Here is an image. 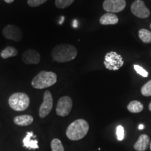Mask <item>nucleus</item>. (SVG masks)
Returning <instances> with one entry per match:
<instances>
[{
    "instance_id": "29",
    "label": "nucleus",
    "mask_w": 151,
    "mask_h": 151,
    "mask_svg": "<svg viewBox=\"0 0 151 151\" xmlns=\"http://www.w3.org/2000/svg\"><path fill=\"white\" fill-rule=\"evenodd\" d=\"M150 150H151V143H150Z\"/></svg>"
},
{
    "instance_id": "4",
    "label": "nucleus",
    "mask_w": 151,
    "mask_h": 151,
    "mask_svg": "<svg viewBox=\"0 0 151 151\" xmlns=\"http://www.w3.org/2000/svg\"><path fill=\"white\" fill-rule=\"evenodd\" d=\"M30 100L29 96L24 92H16L11 94L9 99V104L13 110L23 111L29 106Z\"/></svg>"
},
{
    "instance_id": "17",
    "label": "nucleus",
    "mask_w": 151,
    "mask_h": 151,
    "mask_svg": "<svg viewBox=\"0 0 151 151\" xmlns=\"http://www.w3.org/2000/svg\"><path fill=\"white\" fill-rule=\"evenodd\" d=\"M143 105L142 103H141L140 101H137V100H134L132 101L129 104L127 105V110L129 112L133 113H140L143 111Z\"/></svg>"
},
{
    "instance_id": "18",
    "label": "nucleus",
    "mask_w": 151,
    "mask_h": 151,
    "mask_svg": "<svg viewBox=\"0 0 151 151\" xmlns=\"http://www.w3.org/2000/svg\"><path fill=\"white\" fill-rule=\"evenodd\" d=\"M139 37L143 43H151V32L148 29H141L139 31Z\"/></svg>"
},
{
    "instance_id": "10",
    "label": "nucleus",
    "mask_w": 151,
    "mask_h": 151,
    "mask_svg": "<svg viewBox=\"0 0 151 151\" xmlns=\"http://www.w3.org/2000/svg\"><path fill=\"white\" fill-rule=\"evenodd\" d=\"M132 13L140 18H146L150 16V12L142 0H137L131 6Z\"/></svg>"
},
{
    "instance_id": "2",
    "label": "nucleus",
    "mask_w": 151,
    "mask_h": 151,
    "mask_svg": "<svg viewBox=\"0 0 151 151\" xmlns=\"http://www.w3.org/2000/svg\"><path fill=\"white\" fill-rule=\"evenodd\" d=\"M89 131V124L83 119H78L69 124L66 131L67 138L71 141L83 139Z\"/></svg>"
},
{
    "instance_id": "22",
    "label": "nucleus",
    "mask_w": 151,
    "mask_h": 151,
    "mask_svg": "<svg viewBox=\"0 0 151 151\" xmlns=\"http://www.w3.org/2000/svg\"><path fill=\"white\" fill-rule=\"evenodd\" d=\"M134 68L135 71H137V73H139V75L141 76L145 77V78L148 77V72L146 70V69H144L143 67H141V66L134 65Z\"/></svg>"
},
{
    "instance_id": "26",
    "label": "nucleus",
    "mask_w": 151,
    "mask_h": 151,
    "mask_svg": "<svg viewBox=\"0 0 151 151\" xmlns=\"http://www.w3.org/2000/svg\"><path fill=\"white\" fill-rule=\"evenodd\" d=\"M77 25H78V22H77L76 20H74V21H73V27H76Z\"/></svg>"
},
{
    "instance_id": "1",
    "label": "nucleus",
    "mask_w": 151,
    "mask_h": 151,
    "mask_svg": "<svg viewBox=\"0 0 151 151\" xmlns=\"http://www.w3.org/2000/svg\"><path fill=\"white\" fill-rule=\"evenodd\" d=\"M77 55L78 51L76 47L67 43L58 45L52 49L51 52L52 60L60 63L74 60Z\"/></svg>"
},
{
    "instance_id": "21",
    "label": "nucleus",
    "mask_w": 151,
    "mask_h": 151,
    "mask_svg": "<svg viewBox=\"0 0 151 151\" xmlns=\"http://www.w3.org/2000/svg\"><path fill=\"white\" fill-rule=\"evenodd\" d=\"M141 94L145 97L151 96V80L147 82L141 88Z\"/></svg>"
},
{
    "instance_id": "20",
    "label": "nucleus",
    "mask_w": 151,
    "mask_h": 151,
    "mask_svg": "<svg viewBox=\"0 0 151 151\" xmlns=\"http://www.w3.org/2000/svg\"><path fill=\"white\" fill-rule=\"evenodd\" d=\"M74 0H55V6L58 9H65L69 6Z\"/></svg>"
},
{
    "instance_id": "27",
    "label": "nucleus",
    "mask_w": 151,
    "mask_h": 151,
    "mask_svg": "<svg viewBox=\"0 0 151 151\" xmlns=\"http://www.w3.org/2000/svg\"><path fill=\"white\" fill-rule=\"evenodd\" d=\"M143 128H144V125H143V124H139V129L141 130V129H143Z\"/></svg>"
},
{
    "instance_id": "6",
    "label": "nucleus",
    "mask_w": 151,
    "mask_h": 151,
    "mask_svg": "<svg viewBox=\"0 0 151 151\" xmlns=\"http://www.w3.org/2000/svg\"><path fill=\"white\" fill-rule=\"evenodd\" d=\"M73 107L72 99L69 96L62 97L58 100L56 107V113L61 117L67 116Z\"/></svg>"
},
{
    "instance_id": "15",
    "label": "nucleus",
    "mask_w": 151,
    "mask_h": 151,
    "mask_svg": "<svg viewBox=\"0 0 151 151\" xmlns=\"http://www.w3.org/2000/svg\"><path fill=\"white\" fill-rule=\"evenodd\" d=\"M99 22L103 25L116 24L118 22V18L112 13H106L100 18Z\"/></svg>"
},
{
    "instance_id": "19",
    "label": "nucleus",
    "mask_w": 151,
    "mask_h": 151,
    "mask_svg": "<svg viewBox=\"0 0 151 151\" xmlns=\"http://www.w3.org/2000/svg\"><path fill=\"white\" fill-rule=\"evenodd\" d=\"M50 146H51L52 151H65V148L61 141L58 139H52Z\"/></svg>"
},
{
    "instance_id": "3",
    "label": "nucleus",
    "mask_w": 151,
    "mask_h": 151,
    "mask_svg": "<svg viewBox=\"0 0 151 151\" xmlns=\"http://www.w3.org/2000/svg\"><path fill=\"white\" fill-rule=\"evenodd\" d=\"M57 82V75L52 71H41L32 81V86L35 89H44L53 86Z\"/></svg>"
},
{
    "instance_id": "25",
    "label": "nucleus",
    "mask_w": 151,
    "mask_h": 151,
    "mask_svg": "<svg viewBox=\"0 0 151 151\" xmlns=\"http://www.w3.org/2000/svg\"><path fill=\"white\" fill-rule=\"evenodd\" d=\"M4 1L7 4H11V3L14 2V0H4Z\"/></svg>"
},
{
    "instance_id": "5",
    "label": "nucleus",
    "mask_w": 151,
    "mask_h": 151,
    "mask_svg": "<svg viewBox=\"0 0 151 151\" xmlns=\"http://www.w3.org/2000/svg\"><path fill=\"white\" fill-rule=\"evenodd\" d=\"M105 67L111 71H117L124 65V61L122 56L116 52H109L105 55L104 62Z\"/></svg>"
},
{
    "instance_id": "14",
    "label": "nucleus",
    "mask_w": 151,
    "mask_h": 151,
    "mask_svg": "<svg viewBox=\"0 0 151 151\" xmlns=\"http://www.w3.org/2000/svg\"><path fill=\"white\" fill-rule=\"evenodd\" d=\"M34 121L33 117L30 115H22L16 116L14 119V123L18 126H28L31 124Z\"/></svg>"
},
{
    "instance_id": "11",
    "label": "nucleus",
    "mask_w": 151,
    "mask_h": 151,
    "mask_svg": "<svg viewBox=\"0 0 151 151\" xmlns=\"http://www.w3.org/2000/svg\"><path fill=\"white\" fill-rule=\"evenodd\" d=\"M40 54L33 49H28L22 55V60L26 65H38L40 62Z\"/></svg>"
},
{
    "instance_id": "23",
    "label": "nucleus",
    "mask_w": 151,
    "mask_h": 151,
    "mask_svg": "<svg viewBox=\"0 0 151 151\" xmlns=\"http://www.w3.org/2000/svg\"><path fill=\"white\" fill-rule=\"evenodd\" d=\"M116 135L117 138L119 141H122L124 137V128L122 125H118L116 129Z\"/></svg>"
},
{
    "instance_id": "12",
    "label": "nucleus",
    "mask_w": 151,
    "mask_h": 151,
    "mask_svg": "<svg viewBox=\"0 0 151 151\" xmlns=\"http://www.w3.org/2000/svg\"><path fill=\"white\" fill-rule=\"evenodd\" d=\"M37 136L34 134L33 132H27V135L22 140L23 146L27 149H39V145H38V141L36 139Z\"/></svg>"
},
{
    "instance_id": "9",
    "label": "nucleus",
    "mask_w": 151,
    "mask_h": 151,
    "mask_svg": "<svg viewBox=\"0 0 151 151\" xmlns=\"http://www.w3.org/2000/svg\"><path fill=\"white\" fill-rule=\"evenodd\" d=\"M126 6L125 0H105L103 8L109 13H118L122 11Z\"/></svg>"
},
{
    "instance_id": "30",
    "label": "nucleus",
    "mask_w": 151,
    "mask_h": 151,
    "mask_svg": "<svg viewBox=\"0 0 151 151\" xmlns=\"http://www.w3.org/2000/svg\"><path fill=\"white\" fill-rule=\"evenodd\" d=\"M150 28H151V24H150Z\"/></svg>"
},
{
    "instance_id": "8",
    "label": "nucleus",
    "mask_w": 151,
    "mask_h": 151,
    "mask_svg": "<svg viewBox=\"0 0 151 151\" xmlns=\"http://www.w3.org/2000/svg\"><path fill=\"white\" fill-rule=\"evenodd\" d=\"M52 106H53V99L50 91L46 90L43 94V102L40 106L39 111V115L41 118H44L51 112Z\"/></svg>"
},
{
    "instance_id": "24",
    "label": "nucleus",
    "mask_w": 151,
    "mask_h": 151,
    "mask_svg": "<svg viewBox=\"0 0 151 151\" xmlns=\"http://www.w3.org/2000/svg\"><path fill=\"white\" fill-rule=\"evenodd\" d=\"M47 0H27V4L31 7L39 6L44 4Z\"/></svg>"
},
{
    "instance_id": "16",
    "label": "nucleus",
    "mask_w": 151,
    "mask_h": 151,
    "mask_svg": "<svg viewBox=\"0 0 151 151\" xmlns=\"http://www.w3.org/2000/svg\"><path fill=\"white\" fill-rule=\"evenodd\" d=\"M18 50L13 46H7L0 53V56L3 59H8L9 58L15 57L18 55Z\"/></svg>"
},
{
    "instance_id": "7",
    "label": "nucleus",
    "mask_w": 151,
    "mask_h": 151,
    "mask_svg": "<svg viewBox=\"0 0 151 151\" xmlns=\"http://www.w3.org/2000/svg\"><path fill=\"white\" fill-rule=\"evenodd\" d=\"M2 34L6 39L19 42L22 39V32L18 26L8 24L2 30Z\"/></svg>"
},
{
    "instance_id": "13",
    "label": "nucleus",
    "mask_w": 151,
    "mask_h": 151,
    "mask_svg": "<svg viewBox=\"0 0 151 151\" xmlns=\"http://www.w3.org/2000/svg\"><path fill=\"white\" fill-rule=\"evenodd\" d=\"M150 145V138L146 134H141L134 145V148L137 151H144Z\"/></svg>"
},
{
    "instance_id": "28",
    "label": "nucleus",
    "mask_w": 151,
    "mask_h": 151,
    "mask_svg": "<svg viewBox=\"0 0 151 151\" xmlns=\"http://www.w3.org/2000/svg\"><path fill=\"white\" fill-rule=\"evenodd\" d=\"M149 110L151 111V102L150 103V104H149Z\"/></svg>"
}]
</instances>
